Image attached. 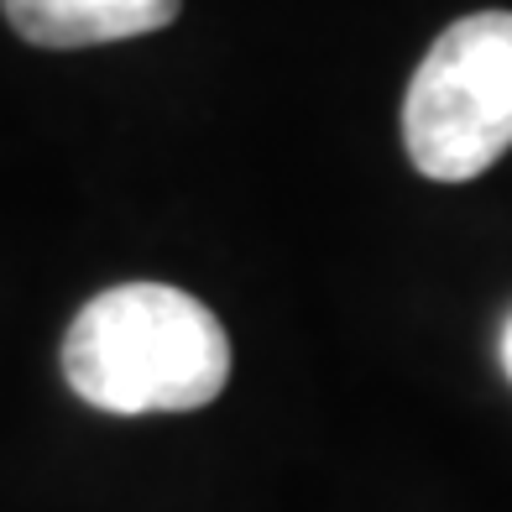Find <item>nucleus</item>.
<instances>
[{"label": "nucleus", "mask_w": 512, "mask_h": 512, "mask_svg": "<svg viewBox=\"0 0 512 512\" xmlns=\"http://www.w3.org/2000/svg\"><path fill=\"white\" fill-rule=\"evenodd\" d=\"M63 377L105 413H194L230 382V340L194 293L121 283L68 324Z\"/></svg>", "instance_id": "1"}, {"label": "nucleus", "mask_w": 512, "mask_h": 512, "mask_svg": "<svg viewBox=\"0 0 512 512\" xmlns=\"http://www.w3.org/2000/svg\"><path fill=\"white\" fill-rule=\"evenodd\" d=\"M403 147L434 183H465L512 147V11H476L434 37L403 100Z\"/></svg>", "instance_id": "2"}, {"label": "nucleus", "mask_w": 512, "mask_h": 512, "mask_svg": "<svg viewBox=\"0 0 512 512\" xmlns=\"http://www.w3.org/2000/svg\"><path fill=\"white\" fill-rule=\"evenodd\" d=\"M16 37L37 48H95L147 37L178 16V0H0Z\"/></svg>", "instance_id": "3"}, {"label": "nucleus", "mask_w": 512, "mask_h": 512, "mask_svg": "<svg viewBox=\"0 0 512 512\" xmlns=\"http://www.w3.org/2000/svg\"><path fill=\"white\" fill-rule=\"evenodd\" d=\"M502 366H507V377H512V319H507V330H502Z\"/></svg>", "instance_id": "4"}]
</instances>
